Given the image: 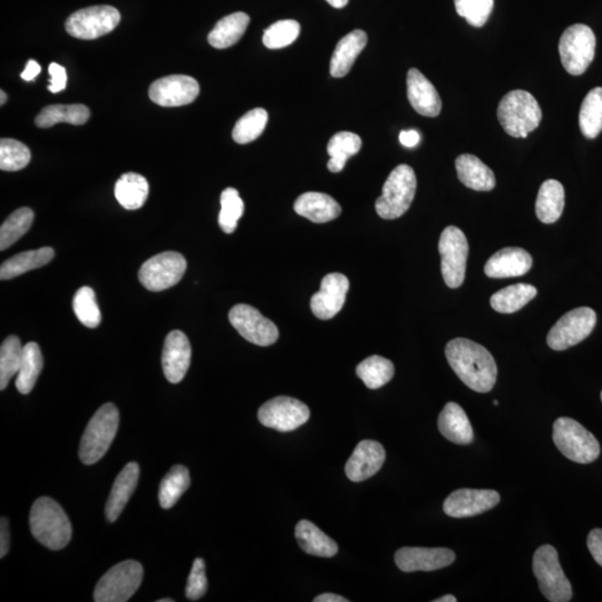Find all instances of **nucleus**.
Listing matches in <instances>:
<instances>
[{
	"mask_svg": "<svg viewBox=\"0 0 602 602\" xmlns=\"http://www.w3.org/2000/svg\"><path fill=\"white\" fill-rule=\"evenodd\" d=\"M24 347L17 336H9L0 348V389L8 386L10 379L17 376L22 364Z\"/></svg>",
	"mask_w": 602,
	"mask_h": 602,
	"instance_id": "a19ab883",
	"label": "nucleus"
},
{
	"mask_svg": "<svg viewBox=\"0 0 602 602\" xmlns=\"http://www.w3.org/2000/svg\"><path fill=\"white\" fill-rule=\"evenodd\" d=\"M565 209V188L556 180H546L540 186L535 202V214L543 224L550 225L560 219Z\"/></svg>",
	"mask_w": 602,
	"mask_h": 602,
	"instance_id": "c85d7f7f",
	"label": "nucleus"
},
{
	"mask_svg": "<svg viewBox=\"0 0 602 602\" xmlns=\"http://www.w3.org/2000/svg\"><path fill=\"white\" fill-rule=\"evenodd\" d=\"M191 484L189 470L184 465H175L172 468L164 480L161 481L159 489V501L161 507L171 509L178 502L185 491Z\"/></svg>",
	"mask_w": 602,
	"mask_h": 602,
	"instance_id": "4c0bfd02",
	"label": "nucleus"
},
{
	"mask_svg": "<svg viewBox=\"0 0 602 602\" xmlns=\"http://www.w3.org/2000/svg\"><path fill=\"white\" fill-rule=\"evenodd\" d=\"M417 188V175L411 166H396L388 175L382 195L376 200L377 215L385 220L402 217L411 206Z\"/></svg>",
	"mask_w": 602,
	"mask_h": 602,
	"instance_id": "39448f33",
	"label": "nucleus"
},
{
	"mask_svg": "<svg viewBox=\"0 0 602 602\" xmlns=\"http://www.w3.org/2000/svg\"><path fill=\"white\" fill-rule=\"evenodd\" d=\"M34 212L29 207H20L13 212L0 227V250L4 251L18 241L32 227Z\"/></svg>",
	"mask_w": 602,
	"mask_h": 602,
	"instance_id": "79ce46f5",
	"label": "nucleus"
},
{
	"mask_svg": "<svg viewBox=\"0 0 602 602\" xmlns=\"http://www.w3.org/2000/svg\"><path fill=\"white\" fill-rule=\"evenodd\" d=\"M32 154L26 145L17 140L0 141V169L7 172L23 170L28 165Z\"/></svg>",
	"mask_w": 602,
	"mask_h": 602,
	"instance_id": "de8ad7c7",
	"label": "nucleus"
},
{
	"mask_svg": "<svg viewBox=\"0 0 602 602\" xmlns=\"http://www.w3.org/2000/svg\"><path fill=\"white\" fill-rule=\"evenodd\" d=\"M367 34L356 29L339 40L331 60V75L341 79L351 72L354 63L367 45Z\"/></svg>",
	"mask_w": 602,
	"mask_h": 602,
	"instance_id": "bb28decb",
	"label": "nucleus"
},
{
	"mask_svg": "<svg viewBox=\"0 0 602 602\" xmlns=\"http://www.w3.org/2000/svg\"><path fill=\"white\" fill-rule=\"evenodd\" d=\"M0 96H2V100H0V104L4 105L5 103H6L7 94L5 93L4 90H2V92H0Z\"/></svg>",
	"mask_w": 602,
	"mask_h": 602,
	"instance_id": "052dcab7",
	"label": "nucleus"
},
{
	"mask_svg": "<svg viewBox=\"0 0 602 602\" xmlns=\"http://www.w3.org/2000/svg\"><path fill=\"white\" fill-rule=\"evenodd\" d=\"M199 93V83L188 75L165 76L155 80L149 90L152 102L165 108H176L195 102Z\"/></svg>",
	"mask_w": 602,
	"mask_h": 602,
	"instance_id": "dca6fc26",
	"label": "nucleus"
},
{
	"mask_svg": "<svg viewBox=\"0 0 602 602\" xmlns=\"http://www.w3.org/2000/svg\"><path fill=\"white\" fill-rule=\"evenodd\" d=\"M295 534L298 544L308 554L322 556V558H332L338 553V545L335 541L323 533L311 521H300Z\"/></svg>",
	"mask_w": 602,
	"mask_h": 602,
	"instance_id": "c756f323",
	"label": "nucleus"
},
{
	"mask_svg": "<svg viewBox=\"0 0 602 602\" xmlns=\"http://www.w3.org/2000/svg\"><path fill=\"white\" fill-rule=\"evenodd\" d=\"M120 413L112 403L104 404L90 418L79 445V459L86 465L99 462L118 433Z\"/></svg>",
	"mask_w": 602,
	"mask_h": 602,
	"instance_id": "20e7f679",
	"label": "nucleus"
},
{
	"mask_svg": "<svg viewBox=\"0 0 602 602\" xmlns=\"http://www.w3.org/2000/svg\"><path fill=\"white\" fill-rule=\"evenodd\" d=\"M206 564L204 559L198 558L195 560L194 565H192L188 584H186L185 596L189 600L196 601L206 595Z\"/></svg>",
	"mask_w": 602,
	"mask_h": 602,
	"instance_id": "8fccbe9b",
	"label": "nucleus"
},
{
	"mask_svg": "<svg viewBox=\"0 0 602 602\" xmlns=\"http://www.w3.org/2000/svg\"><path fill=\"white\" fill-rule=\"evenodd\" d=\"M581 133L586 139H596L602 131V88L591 90L586 95L579 112Z\"/></svg>",
	"mask_w": 602,
	"mask_h": 602,
	"instance_id": "58836bf2",
	"label": "nucleus"
},
{
	"mask_svg": "<svg viewBox=\"0 0 602 602\" xmlns=\"http://www.w3.org/2000/svg\"><path fill=\"white\" fill-rule=\"evenodd\" d=\"M250 17L246 13L238 12L219 20L211 30L207 42L212 48L225 49L234 47L244 37Z\"/></svg>",
	"mask_w": 602,
	"mask_h": 602,
	"instance_id": "7c9ffc66",
	"label": "nucleus"
},
{
	"mask_svg": "<svg viewBox=\"0 0 602 602\" xmlns=\"http://www.w3.org/2000/svg\"><path fill=\"white\" fill-rule=\"evenodd\" d=\"M90 116L89 108L83 104L49 105L40 111L35 123L40 129L52 128L58 123L83 125L88 122Z\"/></svg>",
	"mask_w": 602,
	"mask_h": 602,
	"instance_id": "72a5a7b5",
	"label": "nucleus"
},
{
	"mask_svg": "<svg viewBox=\"0 0 602 602\" xmlns=\"http://www.w3.org/2000/svg\"><path fill=\"white\" fill-rule=\"evenodd\" d=\"M362 149V139L355 133L339 132L333 136L328 143L327 151L331 156L328 169L333 174H338L345 168L349 158L358 153Z\"/></svg>",
	"mask_w": 602,
	"mask_h": 602,
	"instance_id": "e433bc0d",
	"label": "nucleus"
},
{
	"mask_svg": "<svg viewBox=\"0 0 602 602\" xmlns=\"http://www.w3.org/2000/svg\"><path fill=\"white\" fill-rule=\"evenodd\" d=\"M229 321L246 341L257 346L272 345L280 338L277 326L255 307L239 303L229 312Z\"/></svg>",
	"mask_w": 602,
	"mask_h": 602,
	"instance_id": "2eb2a0df",
	"label": "nucleus"
},
{
	"mask_svg": "<svg viewBox=\"0 0 602 602\" xmlns=\"http://www.w3.org/2000/svg\"><path fill=\"white\" fill-rule=\"evenodd\" d=\"M455 168L459 180L474 191H491L497 185L493 171L475 155H459L455 161Z\"/></svg>",
	"mask_w": 602,
	"mask_h": 602,
	"instance_id": "cd10ccee",
	"label": "nucleus"
},
{
	"mask_svg": "<svg viewBox=\"0 0 602 602\" xmlns=\"http://www.w3.org/2000/svg\"><path fill=\"white\" fill-rule=\"evenodd\" d=\"M44 366L42 352L37 343L24 346L22 364L16 377V387L20 394H29L42 373Z\"/></svg>",
	"mask_w": 602,
	"mask_h": 602,
	"instance_id": "c9c22d12",
	"label": "nucleus"
},
{
	"mask_svg": "<svg viewBox=\"0 0 602 602\" xmlns=\"http://www.w3.org/2000/svg\"><path fill=\"white\" fill-rule=\"evenodd\" d=\"M407 82L412 108L418 114L437 118L442 111V100L434 85L417 69L408 70Z\"/></svg>",
	"mask_w": 602,
	"mask_h": 602,
	"instance_id": "4be33fe9",
	"label": "nucleus"
},
{
	"mask_svg": "<svg viewBox=\"0 0 602 602\" xmlns=\"http://www.w3.org/2000/svg\"><path fill=\"white\" fill-rule=\"evenodd\" d=\"M40 70H42V68H40V65L37 62V60L30 59L26 65V69H25L24 72L20 76H22L23 79L30 82V80L37 79V76L40 73Z\"/></svg>",
	"mask_w": 602,
	"mask_h": 602,
	"instance_id": "6e6d98bb",
	"label": "nucleus"
},
{
	"mask_svg": "<svg viewBox=\"0 0 602 602\" xmlns=\"http://www.w3.org/2000/svg\"><path fill=\"white\" fill-rule=\"evenodd\" d=\"M538 293L536 288L529 283H517L495 292L490 303L500 313L517 312L533 300Z\"/></svg>",
	"mask_w": 602,
	"mask_h": 602,
	"instance_id": "f704fd0d",
	"label": "nucleus"
},
{
	"mask_svg": "<svg viewBox=\"0 0 602 602\" xmlns=\"http://www.w3.org/2000/svg\"><path fill=\"white\" fill-rule=\"evenodd\" d=\"M493 404L495 405V407H497V405H499V402H498V401H494Z\"/></svg>",
	"mask_w": 602,
	"mask_h": 602,
	"instance_id": "e2e57ef3",
	"label": "nucleus"
},
{
	"mask_svg": "<svg viewBox=\"0 0 602 602\" xmlns=\"http://www.w3.org/2000/svg\"><path fill=\"white\" fill-rule=\"evenodd\" d=\"M30 533L40 544L50 550H62L72 539V524L68 514L53 499L35 501L29 515Z\"/></svg>",
	"mask_w": 602,
	"mask_h": 602,
	"instance_id": "f03ea898",
	"label": "nucleus"
},
{
	"mask_svg": "<svg viewBox=\"0 0 602 602\" xmlns=\"http://www.w3.org/2000/svg\"><path fill=\"white\" fill-rule=\"evenodd\" d=\"M419 140H421V135L415 130L403 131L399 134V142L407 148H414L419 143Z\"/></svg>",
	"mask_w": 602,
	"mask_h": 602,
	"instance_id": "5fc2aeb1",
	"label": "nucleus"
},
{
	"mask_svg": "<svg viewBox=\"0 0 602 602\" xmlns=\"http://www.w3.org/2000/svg\"><path fill=\"white\" fill-rule=\"evenodd\" d=\"M48 72L50 76H52V79H50V85L48 86V90H50V92L52 93L62 92V90H64L65 88H67V83H68L67 70H65L62 65L52 63L49 65Z\"/></svg>",
	"mask_w": 602,
	"mask_h": 602,
	"instance_id": "3c124183",
	"label": "nucleus"
},
{
	"mask_svg": "<svg viewBox=\"0 0 602 602\" xmlns=\"http://www.w3.org/2000/svg\"><path fill=\"white\" fill-rule=\"evenodd\" d=\"M298 215L315 224H326L337 219L342 214V207L331 195L322 192H306L293 205Z\"/></svg>",
	"mask_w": 602,
	"mask_h": 602,
	"instance_id": "393cba45",
	"label": "nucleus"
},
{
	"mask_svg": "<svg viewBox=\"0 0 602 602\" xmlns=\"http://www.w3.org/2000/svg\"><path fill=\"white\" fill-rule=\"evenodd\" d=\"M394 373V364L389 359L377 355L366 358L356 368L357 376L371 389L386 385L392 381Z\"/></svg>",
	"mask_w": 602,
	"mask_h": 602,
	"instance_id": "ea45409f",
	"label": "nucleus"
},
{
	"mask_svg": "<svg viewBox=\"0 0 602 602\" xmlns=\"http://www.w3.org/2000/svg\"><path fill=\"white\" fill-rule=\"evenodd\" d=\"M445 356L454 373L472 391H492L498 367L487 348L467 338H455L445 347Z\"/></svg>",
	"mask_w": 602,
	"mask_h": 602,
	"instance_id": "f257e3e1",
	"label": "nucleus"
},
{
	"mask_svg": "<svg viewBox=\"0 0 602 602\" xmlns=\"http://www.w3.org/2000/svg\"><path fill=\"white\" fill-rule=\"evenodd\" d=\"M326 2L331 6L341 9L347 6L349 0H326Z\"/></svg>",
	"mask_w": 602,
	"mask_h": 602,
	"instance_id": "13d9d810",
	"label": "nucleus"
},
{
	"mask_svg": "<svg viewBox=\"0 0 602 602\" xmlns=\"http://www.w3.org/2000/svg\"><path fill=\"white\" fill-rule=\"evenodd\" d=\"M533 257L523 248H504L497 254L490 257L484 266V272L490 278L520 277L525 275L533 268Z\"/></svg>",
	"mask_w": 602,
	"mask_h": 602,
	"instance_id": "5701e85b",
	"label": "nucleus"
},
{
	"mask_svg": "<svg viewBox=\"0 0 602 602\" xmlns=\"http://www.w3.org/2000/svg\"><path fill=\"white\" fill-rule=\"evenodd\" d=\"M596 37L593 29L584 24L566 28L560 37L561 63L570 75H583L593 63L596 53Z\"/></svg>",
	"mask_w": 602,
	"mask_h": 602,
	"instance_id": "1a4fd4ad",
	"label": "nucleus"
},
{
	"mask_svg": "<svg viewBox=\"0 0 602 602\" xmlns=\"http://www.w3.org/2000/svg\"><path fill=\"white\" fill-rule=\"evenodd\" d=\"M434 602H457L458 599L455 598L453 595H447L441 597V598L433 600Z\"/></svg>",
	"mask_w": 602,
	"mask_h": 602,
	"instance_id": "bf43d9fd",
	"label": "nucleus"
},
{
	"mask_svg": "<svg viewBox=\"0 0 602 602\" xmlns=\"http://www.w3.org/2000/svg\"><path fill=\"white\" fill-rule=\"evenodd\" d=\"M438 251L445 283L453 290L461 287L469 256L468 239L463 231L454 226L445 227L439 238Z\"/></svg>",
	"mask_w": 602,
	"mask_h": 602,
	"instance_id": "9d476101",
	"label": "nucleus"
},
{
	"mask_svg": "<svg viewBox=\"0 0 602 602\" xmlns=\"http://www.w3.org/2000/svg\"><path fill=\"white\" fill-rule=\"evenodd\" d=\"M191 355L192 349L185 333L174 331L166 336L162 353V367L170 383L178 384L185 377L190 367Z\"/></svg>",
	"mask_w": 602,
	"mask_h": 602,
	"instance_id": "aec40b11",
	"label": "nucleus"
},
{
	"mask_svg": "<svg viewBox=\"0 0 602 602\" xmlns=\"http://www.w3.org/2000/svg\"><path fill=\"white\" fill-rule=\"evenodd\" d=\"M349 280L345 275L328 273L322 280L321 290L312 297L311 307L313 315L322 321H330L345 305Z\"/></svg>",
	"mask_w": 602,
	"mask_h": 602,
	"instance_id": "a211bd4d",
	"label": "nucleus"
},
{
	"mask_svg": "<svg viewBox=\"0 0 602 602\" xmlns=\"http://www.w3.org/2000/svg\"><path fill=\"white\" fill-rule=\"evenodd\" d=\"M533 568L541 594L546 599L551 602H568L573 598V588L561 568L554 546H540L533 555Z\"/></svg>",
	"mask_w": 602,
	"mask_h": 602,
	"instance_id": "0eeeda50",
	"label": "nucleus"
},
{
	"mask_svg": "<svg viewBox=\"0 0 602 602\" xmlns=\"http://www.w3.org/2000/svg\"><path fill=\"white\" fill-rule=\"evenodd\" d=\"M268 123V113L264 109L249 111L242 116L232 131V138L239 144L250 143L264 133Z\"/></svg>",
	"mask_w": 602,
	"mask_h": 602,
	"instance_id": "37998d69",
	"label": "nucleus"
},
{
	"mask_svg": "<svg viewBox=\"0 0 602 602\" xmlns=\"http://www.w3.org/2000/svg\"><path fill=\"white\" fill-rule=\"evenodd\" d=\"M601 402H602V392H601Z\"/></svg>",
	"mask_w": 602,
	"mask_h": 602,
	"instance_id": "0e129e2a",
	"label": "nucleus"
},
{
	"mask_svg": "<svg viewBox=\"0 0 602 602\" xmlns=\"http://www.w3.org/2000/svg\"><path fill=\"white\" fill-rule=\"evenodd\" d=\"M457 556L447 548H405L396 554V564L403 573L435 571L451 565Z\"/></svg>",
	"mask_w": 602,
	"mask_h": 602,
	"instance_id": "6ab92c4d",
	"label": "nucleus"
},
{
	"mask_svg": "<svg viewBox=\"0 0 602 602\" xmlns=\"http://www.w3.org/2000/svg\"><path fill=\"white\" fill-rule=\"evenodd\" d=\"M185 270V258L179 252L166 251L144 262L139 271V280L146 290L158 292L175 286Z\"/></svg>",
	"mask_w": 602,
	"mask_h": 602,
	"instance_id": "ddd939ff",
	"label": "nucleus"
},
{
	"mask_svg": "<svg viewBox=\"0 0 602 602\" xmlns=\"http://www.w3.org/2000/svg\"><path fill=\"white\" fill-rule=\"evenodd\" d=\"M586 545L597 564L602 566V529H594L586 539Z\"/></svg>",
	"mask_w": 602,
	"mask_h": 602,
	"instance_id": "603ef678",
	"label": "nucleus"
},
{
	"mask_svg": "<svg viewBox=\"0 0 602 602\" xmlns=\"http://www.w3.org/2000/svg\"><path fill=\"white\" fill-rule=\"evenodd\" d=\"M54 256L55 252L49 247L22 252L4 262L0 267V280H13L15 277L24 275L25 272L38 269L52 261Z\"/></svg>",
	"mask_w": 602,
	"mask_h": 602,
	"instance_id": "473e14b6",
	"label": "nucleus"
},
{
	"mask_svg": "<svg viewBox=\"0 0 602 602\" xmlns=\"http://www.w3.org/2000/svg\"><path fill=\"white\" fill-rule=\"evenodd\" d=\"M120 22L119 10L103 5L78 10L68 18L65 28L70 37L90 40L112 32Z\"/></svg>",
	"mask_w": 602,
	"mask_h": 602,
	"instance_id": "f8f14e48",
	"label": "nucleus"
},
{
	"mask_svg": "<svg viewBox=\"0 0 602 602\" xmlns=\"http://www.w3.org/2000/svg\"><path fill=\"white\" fill-rule=\"evenodd\" d=\"M596 323L594 310L588 307L576 308L555 322L546 337V343L554 351H565L585 341L593 333Z\"/></svg>",
	"mask_w": 602,
	"mask_h": 602,
	"instance_id": "9b49d317",
	"label": "nucleus"
},
{
	"mask_svg": "<svg viewBox=\"0 0 602 602\" xmlns=\"http://www.w3.org/2000/svg\"><path fill=\"white\" fill-rule=\"evenodd\" d=\"M500 501L494 490L459 489L445 499L443 510L451 518H470L497 507Z\"/></svg>",
	"mask_w": 602,
	"mask_h": 602,
	"instance_id": "f3484780",
	"label": "nucleus"
},
{
	"mask_svg": "<svg viewBox=\"0 0 602 602\" xmlns=\"http://www.w3.org/2000/svg\"><path fill=\"white\" fill-rule=\"evenodd\" d=\"M220 202L219 226L226 234H234L238 221L245 212L244 201L240 198L238 190L227 188L222 192Z\"/></svg>",
	"mask_w": 602,
	"mask_h": 602,
	"instance_id": "c03bdc74",
	"label": "nucleus"
},
{
	"mask_svg": "<svg viewBox=\"0 0 602 602\" xmlns=\"http://www.w3.org/2000/svg\"><path fill=\"white\" fill-rule=\"evenodd\" d=\"M301 35V24L293 19L280 20L265 30L262 42L267 48L280 49L290 47Z\"/></svg>",
	"mask_w": 602,
	"mask_h": 602,
	"instance_id": "49530a36",
	"label": "nucleus"
},
{
	"mask_svg": "<svg viewBox=\"0 0 602 602\" xmlns=\"http://www.w3.org/2000/svg\"><path fill=\"white\" fill-rule=\"evenodd\" d=\"M143 580V566L126 560L111 568L95 586L94 601L125 602L130 600Z\"/></svg>",
	"mask_w": 602,
	"mask_h": 602,
	"instance_id": "6e6552de",
	"label": "nucleus"
},
{
	"mask_svg": "<svg viewBox=\"0 0 602 602\" xmlns=\"http://www.w3.org/2000/svg\"><path fill=\"white\" fill-rule=\"evenodd\" d=\"M174 599H161L159 602H174Z\"/></svg>",
	"mask_w": 602,
	"mask_h": 602,
	"instance_id": "680f3d73",
	"label": "nucleus"
},
{
	"mask_svg": "<svg viewBox=\"0 0 602 602\" xmlns=\"http://www.w3.org/2000/svg\"><path fill=\"white\" fill-rule=\"evenodd\" d=\"M438 429L449 442L469 445L473 442L474 434L467 413L459 404L449 402L445 405L438 417Z\"/></svg>",
	"mask_w": 602,
	"mask_h": 602,
	"instance_id": "a878e982",
	"label": "nucleus"
},
{
	"mask_svg": "<svg viewBox=\"0 0 602 602\" xmlns=\"http://www.w3.org/2000/svg\"><path fill=\"white\" fill-rule=\"evenodd\" d=\"M349 600L343 598L342 596L335 594H323L317 596L313 602H348Z\"/></svg>",
	"mask_w": 602,
	"mask_h": 602,
	"instance_id": "4d7b16f0",
	"label": "nucleus"
},
{
	"mask_svg": "<svg viewBox=\"0 0 602 602\" xmlns=\"http://www.w3.org/2000/svg\"><path fill=\"white\" fill-rule=\"evenodd\" d=\"M554 442L566 459L579 464L596 461L600 445L595 435L570 417H560L554 424Z\"/></svg>",
	"mask_w": 602,
	"mask_h": 602,
	"instance_id": "423d86ee",
	"label": "nucleus"
},
{
	"mask_svg": "<svg viewBox=\"0 0 602 602\" xmlns=\"http://www.w3.org/2000/svg\"><path fill=\"white\" fill-rule=\"evenodd\" d=\"M459 16L468 20L470 26L482 27L488 22L494 0H454Z\"/></svg>",
	"mask_w": 602,
	"mask_h": 602,
	"instance_id": "09e8293b",
	"label": "nucleus"
},
{
	"mask_svg": "<svg viewBox=\"0 0 602 602\" xmlns=\"http://www.w3.org/2000/svg\"><path fill=\"white\" fill-rule=\"evenodd\" d=\"M140 479V467L138 463L126 464L116 478L112 490H111L108 502H106L105 515L110 523L118 520L123 512L125 505L132 497Z\"/></svg>",
	"mask_w": 602,
	"mask_h": 602,
	"instance_id": "b1692460",
	"label": "nucleus"
},
{
	"mask_svg": "<svg viewBox=\"0 0 602 602\" xmlns=\"http://www.w3.org/2000/svg\"><path fill=\"white\" fill-rule=\"evenodd\" d=\"M498 120L505 133L512 138H527L543 121V110L533 94L523 90H511L501 100Z\"/></svg>",
	"mask_w": 602,
	"mask_h": 602,
	"instance_id": "7ed1b4c3",
	"label": "nucleus"
},
{
	"mask_svg": "<svg viewBox=\"0 0 602 602\" xmlns=\"http://www.w3.org/2000/svg\"><path fill=\"white\" fill-rule=\"evenodd\" d=\"M149 190V182L143 175L129 172L116 182L114 194L124 209L138 210L148 200Z\"/></svg>",
	"mask_w": 602,
	"mask_h": 602,
	"instance_id": "2f4dec72",
	"label": "nucleus"
},
{
	"mask_svg": "<svg viewBox=\"0 0 602 602\" xmlns=\"http://www.w3.org/2000/svg\"><path fill=\"white\" fill-rule=\"evenodd\" d=\"M311 417L310 407L296 398L278 396L259 408L258 418L266 428L290 432L302 427Z\"/></svg>",
	"mask_w": 602,
	"mask_h": 602,
	"instance_id": "4468645a",
	"label": "nucleus"
},
{
	"mask_svg": "<svg viewBox=\"0 0 602 602\" xmlns=\"http://www.w3.org/2000/svg\"><path fill=\"white\" fill-rule=\"evenodd\" d=\"M73 308L76 317L86 327L96 328L102 322V315L92 288L82 287L76 291Z\"/></svg>",
	"mask_w": 602,
	"mask_h": 602,
	"instance_id": "a18cd8bd",
	"label": "nucleus"
},
{
	"mask_svg": "<svg viewBox=\"0 0 602 602\" xmlns=\"http://www.w3.org/2000/svg\"><path fill=\"white\" fill-rule=\"evenodd\" d=\"M10 546V531L8 520L2 518L0 521V558L8 554Z\"/></svg>",
	"mask_w": 602,
	"mask_h": 602,
	"instance_id": "864d4df0",
	"label": "nucleus"
},
{
	"mask_svg": "<svg viewBox=\"0 0 602 602\" xmlns=\"http://www.w3.org/2000/svg\"><path fill=\"white\" fill-rule=\"evenodd\" d=\"M386 452L383 445L372 439L359 443L349 458L345 472L353 482H363L374 477L385 462Z\"/></svg>",
	"mask_w": 602,
	"mask_h": 602,
	"instance_id": "412c9836",
	"label": "nucleus"
}]
</instances>
